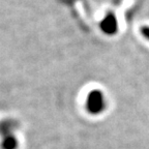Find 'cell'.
<instances>
[{"label":"cell","instance_id":"obj_4","mask_svg":"<svg viewBox=\"0 0 149 149\" xmlns=\"http://www.w3.org/2000/svg\"><path fill=\"white\" fill-rule=\"evenodd\" d=\"M140 32H141V34H142V36L144 38L149 40V26H143V27H141Z\"/></svg>","mask_w":149,"mask_h":149},{"label":"cell","instance_id":"obj_1","mask_svg":"<svg viewBox=\"0 0 149 149\" xmlns=\"http://www.w3.org/2000/svg\"><path fill=\"white\" fill-rule=\"evenodd\" d=\"M106 98L100 90H92L88 93L86 98V110L92 115H98L106 110Z\"/></svg>","mask_w":149,"mask_h":149},{"label":"cell","instance_id":"obj_2","mask_svg":"<svg viewBox=\"0 0 149 149\" xmlns=\"http://www.w3.org/2000/svg\"><path fill=\"white\" fill-rule=\"evenodd\" d=\"M100 29L105 34L114 35L118 31V22L113 13H109L100 22Z\"/></svg>","mask_w":149,"mask_h":149},{"label":"cell","instance_id":"obj_3","mask_svg":"<svg viewBox=\"0 0 149 149\" xmlns=\"http://www.w3.org/2000/svg\"><path fill=\"white\" fill-rule=\"evenodd\" d=\"M1 147L2 149H17L18 147V140L16 139L13 134L4 136L1 142Z\"/></svg>","mask_w":149,"mask_h":149}]
</instances>
